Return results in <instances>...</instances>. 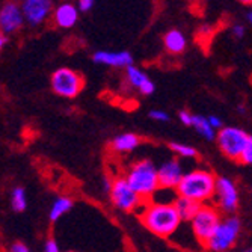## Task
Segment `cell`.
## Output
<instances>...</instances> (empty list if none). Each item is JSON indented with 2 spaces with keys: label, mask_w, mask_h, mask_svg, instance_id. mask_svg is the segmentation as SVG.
<instances>
[{
  "label": "cell",
  "mask_w": 252,
  "mask_h": 252,
  "mask_svg": "<svg viewBox=\"0 0 252 252\" xmlns=\"http://www.w3.org/2000/svg\"><path fill=\"white\" fill-rule=\"evenodd\" d=\"M139 216L148 231L165 239L177 233L183 222L174 204H158L153 201H147L142 205Z\"/></svg>",
  "instance_id": "cell-1"
},
{
  "label": "cell",
  "mask_w": 252,
  "mask_h": 252,
  "mask_svg": "<svg viewBox=\"0 0 252 252\" xmlns=\"http://www.w3.org/2000/svg\"><path fill=\"white\" fill-rule=\"evenodd\" d=\"M216 183L218 178L213 172L207 169H195L185 174L177 189V193L204 205L209 201H213L216 193Z\"/></svg>",
  "instance_id": "cell-2"
},
{
  "label": "cell",
  "mask_w": 252,
  "mask_h": 252,
  "mask_svg": "<svg viewBox=\"0 0 252 252\" xmlns=\"http://www.w3.org/2000/svg\"><path fill=\"white\" fill-rule=\"evenodd\" d=\"M126 178L128 185L133 188V190L144 201H151V198L160 189L158 168H156L151 160L147 158L133 163L128 168Z\"/></svg>",
  "instance_id": "cell-3"
},
{
  "label": "cell",
  "mask_w": 252,
  "mask_h": 252,
  "mask_svg": "<svg viewBox=\"0 0 252 252\" xmlns=\"http://www.w3.org/2000/svg\"><path fill=\"white\" fill-rule=\"evenodd\" d=\"M220 222H222L220 212L212 204H204L198 215L190 220L192 233L196 237V240L205 246L215 234V231L218 230Z\"/></svg>",
  "instance_id": "cell-4"
},
{
  "label": "cell",
  "mask_w": 252,
  "mask_h": 252,
  "mask_svg": "<svg viewBox=\"0 0 252 252\" xmlns=\"http://www.w3.org/2000/svg\"><path fill=\"white\" fill-rule=\"evenodd\" d=\"M242 231V222L236 216H228L222 219L220 225L218 226V230L212 236V239L207 242L205 248L212 252H226L230 251Z\"/></svg>",
  "instance_id": "cell-5"
},
{
  "label": "cell",
  "mask_w": 252,
  "mask_h": 252,
  "mask_svg": "<svg viewBox=\"0 0 252 252\" xmlns=\"http://www.w3.org/2000/svg\"><path fill=\"white\" fill-rule=\"evenodd\" d=\"M109 195H110L113 205L123 212H139L142 209V205L147 202L133 190V188L128 185L126 175L124 177L120 175L113 178Z\"/></svg>",
  "instance_id": "cell-6"
},
{
  "label": "cell",
  "mask_w": 252,
  "mask_h": 252,
  "mask_svg": "<svg viewBox=\"0 0 252 252\" xmlns=\"http://www.w3.org/2000/svg\"><path fill=\"white\" fill-rule=\"evenodd\" d=\"M249 141V134L239 128V127H223L218 131L216 142L220 148V151L233 160L242 158V154L246 148V144Z\"/></svg>",
  "instance_id": "cell-7"
},
{
  "label": "cell",
  "mask_w": 252,
  "mask_h": 252,
  "mask_svg": "<svg viewBox=\"0 0 252 252\" xmlns=\"http://www.w3.org/2000/svg\"><path fill=\"white\" fill-rule=\"evenodd\" d=\"M53 93L63 98H76L83 89L82 76L71 68H59L52 74Z\"/></svg>",
  "instance_id": "cell-8"
},
{
  "label": "cell",
  "mask_w": 252,
  "mask_h": 252,
  "mask_svg": "<svg viewBox=\"0 0 252 252\" xmlns=\"http://www.w3.org/2000/svg\"><path fill=\"white\" fill-rule=\"evenodd\" d=\"M215 207L225 215H233L239 207V189L236 183L228 177H218Z\"/></svg>",
  "instance_id": "cell-9"
},
{
  "label": "cell",
  "mask_w": 252,
  "mask_h": 252,
  "mask_svg": "<svg viewBox=\"0 0 252 252\" xmlns=\"http://www.w3.org/2000/svg\"><path fill=\"white\" fill-rule=\"evenodd\" d=\"M21 9L28 25L36 28L53 14L55 6L50 0H25L21 2Z\"/></svg>",
  "instance_id": "cell-10"
},
{
  "label": "cell",
  "mask_w": 252,
  "mask_h": 252,
  "mask_svg": "<svg viewBox=\"0 0 252 252\" xmlns=\"http://www.w3.org/2000/svg\"><path fill=\"white\" fill-rule=\"evenodd\" d=\"M26 23L21 5L17 2H3L0 6V29L2 33H14Z\"/></svg>",
  "instance_id": "cell-11"
},
{
  "label": "cell",
  "mask_w": 252,
  "mask_h": 252,
  "mask_svg": "<svg viewBox=\"0 0 252 252\" xmlns=\"http://www.w3.org/2000/svg\"><path fill=\"white\" fill-rule=\"evenodd\" d=\"M185 177L181 169V163L177 158L166 160L158 166V180H160V188L162 189H171L177 190L180 183Z\"/></svg>",
  "instance_id": "cell-12"
},
{
  "label": "cell",
  "mask_w": 252,
  "mask_h": 252,
  "mask_svg": "<svg viewBox=\"0 0 252 252\" xmlns=\"http://www.w3.org/2000/svg\"><path fill=\"white\" fill-rule=\"evenodd\" d=\"M79 8L74 3L70 2H63L55 6L53 11V21L55 25L61 29H71L76 26V23L79 20Z\"/></svg>",
  "instance_id": "cell-13"
},
{
  "label": "cell",
  "mask_w": 252,
  "mask_h": 252,
  "mask_svg": "<svg viewBox=\"0 0 252 252\" xmlns=\"http://www.w3.org/2000/svg\"><path fill=\"white\" fill-rule=\"evenodd\" d=\"M95 63L117 66V68H128L133 65V58L128 52H95L93 56Z\"/></svg>",
  "instance_id": "cell-14"
},
{
  "label": "cell",
  "mask_w": 252,
  "mask_h": 252,
  "mask_svg": "<svg viewBox=\"0 0 252 252\" xmlns=\"http://www.w3.org/2000/svg\"><path fill=\"white\" fill-rule=\"evenodd\" d=\"M126 74H127L128 83L133 88H136L137 91H139L141 94L151 95L154 91H156V85L153 83V80H150L148 76L142 70H139L137 66L130 65L128 68H126Z\"/></svg>",
  "instance_id": "cell-15"
},
{
  "label": "cell",
  "mask_w": 252,
  "mask_h": 252,
  "mask_svg": "<svg viewBox=\"0 0 252 252\" xmlns=\"http://www.w3.org/2000/svg\"><path fill=\"white\" fill-rule=\"evenodd\" d=\"M174 205H175V209H177L183 222H190L202 207V204H199L193 199L185 198V196H180V195L177 196Z\"/></svg>",
  "instance_id": "cell-16"
},
{
  "label": "cell",
  "mask_w": 252,
  "mask_h": 252,
  "mask_svg": "<svg viewBox=\"0 0 252 252\" xmlns=\"http://www.w3.org/2000/svg\"><path fill=\"white\" fill-rule=\"evenodd\" d=\"M141 144V137L134 134V133H123L118 134L117 137H113V141L110 144L112 150L118 153V154H124V153H131L133 150H136Z\"/></svg>",
  "instance_id": "cell-17"
},
{
  "label": "cell",
  "mask_w": 252,
  "mask_h": 252,
  "mask_svg": "<svg viewBox=\"0 0 252 252\" xmlns=\"http://www.w3.org/2000/svg\"><path fill=\"white\" fill-rule=\"evenodd\" d=\"M163 42H165V49L169 52V53H174V55H180L186 50V45H188V41H186V36L181 31L178 29H172L169 31L165 38H163Z\"/></svg>",
  "instance_id": "cell-18"
},
{
  "label": "cell",
  "mask_w": 252,
  "mask_h": 252,
  "mask_svg": "<svg viewBox=\"0 0 252 252\" xmlns=\"http://www.w3.org/2000/svg\"><path fill=\"white\" fill-rule=\"evenodd\" d=\"M192 127L207 141H215L216 139V130L210 126L209 118L201 117V115H193V121H192Z\"/></svg>",
  "instance_id": "cell-19"
},
{
  "label": "cell",
  "mask_w": 252,
  "mask_h": 252,
  "mask_svg": "<svg viewBox=\"0 0 252 252\" xmlns=\"http://www.w3.org/2000/svg\"><path fill=\"white\" fill-rule=\"evenodd\" d=\"M73 209V199L68 198V196H59L55 199L52 209H50V220L52 222H56L58 219H61L66 212H70Z\"/></svg>",
  "instance_id": "cell-20"
},
{
  "label": "cell",
  "mask_w": 252,
  "mask_h": 252,
  "mask_svg": "<svg viewBox=\"0 0 252 252\" xmlns=\"http://www.w3.org/2000/svg\"><path fill=\"white\" fill-rule=\"evenodd\" d=\"M11 207L15 212H25L28 207V196L26 190L23 188H14L11 192Z\"/></svg>",
  "instance_id": "cell-21"
},
{
  "label": "cell",
  "mask_w": 252,
  "mask_h": 252,
  "mask_svg": "<svg viewBox=\"0 0 252 252\" xmlns=\"http://www.w3.org/2000/svg\"><path fill=\"white\" fill-rule=\"evenodd\" d=\"M169 148L175 154H178L180 157H188V158H190V157H196V154H198L193 147L186 145V144H180V142H171L169 144Z\"/></svg>",
  "instance_id": "cell-22"
},
{
  "label": "cell",
  "mask_w": 252,
  "mask_h": 252,
  "mask_svg": "<svg viewBox=\"0 0 252 252\" xmlns=\"http://www.w3.org/2000/svg\"><path fill=\"white\" fill-rule=\"evenodd\" d=\"M240 163L243 165H252V136H249V141L246 144V148L242 154Z\"/></svg>",
  "instance_id": "cell-23"
},
{
  "label": "cell",
  "mask_w": 252,
  "mask_h": 252,
  "mask_svg": "<svg viewBox=\"0 0 252 252\" xmlns=\"http://www.w3.org/2000/svg\"><path fill=\"white\" fill-rule=\"evenodd\" d=\"M148 117L154 121H160V123H166L169 121V115L165 112V110H160V109H154V110H150Z\"/></svg>",
  "instance_id": "cell-24"
},
{
  "label": "cell",
  "mask_w": 252,
  "mask_h": 252,
  "mask_svg": "<svg viewBox=\"0 0 252 252\" xmlns=\"http://www.w3.org/2000/svg\"><path fill=\"white\" fill-rule=\"evenodd\" d=\"M6 252H32L25 243L21 242H15L12 245H9V248L6 249Z\"/></svg>",
  "instance_id": "cell-25"
},
{
  "label": "cell",
  "mask_w": 252,
  "mask_h": 252,
  "mask_svg": "<svg viewBox=\"0 0 252 252\" xmlns=\"http://www.w3.org/2000/svg\"><path fill=\"white\" fill-rule=\"evenodd\" d=\"M178 118L181 121V124H185V126H192V121H193V115L188 110H181L178 113Z\"/></svg>",
  "instance_id": "cell-26"
},
{
  "label": "cell",
  "mask_w": 252,
  "mask_h": 252,
  "mask_svg": "<svg viewBox=\"0 0 252 252\" xmlns=\"http://www.w3.org/2000/svg\"><path fill=\"white\" fill-rule=\"evenodd\" d=\"M44 252H61V248L55 239H49L44 245Z\"/></svg>",
  "instance_id": "cell-27"
},
{
  "label": "cell",
  "mask_w": 252,
  "mask_h": 252,
  "mask_svg": "<svg viewBox=\"0 0 252 252\" xmlns=\"http://www.w3.org/2000/svg\"><path fill=\"white\" fill-rule=\"evenodd\" d=\"M95 3H94V0H80V2L77 3V8L80 12H88L91 11V8H93Z\"/></svg>",
  "instance_id": "cell-28"
},
{
  "label": "cell",
  "mask_w": 252,
  "mask_h": 252,
  "mask_svg": "<svg viewBox=\"0 0 252 252\" xmlns=\"http://www.w3.org/2000/svg\"><path fill=\"white\" fill-rule=\"evenodd\" d=\"M209 118V123H210V126L215 128V130H222L223 128V124H222V120L219 118V117H216V115H210V117H207Z\"/></svg>",
  "instance_id": "cell-29"
},
{
  "label": "cell",
  "mask_w": 252,
  "mask_h": 252,
  "mask_svg": "<svg viewBox=\"0 0 252 252\" xmlns=\"http://www.w3.org/2000/svg\"><path fill=\"white\" fill-rule=\"evenodd\" d=\"M233 35L236 38H243L245 36V26L243 25H234L233 26Z\"/></svg>",
  "instance_id": "cell-30"
},
{
  "label": "cell",
  "mask_w": 252,
  "mask_h": 252,
  "mask_svg": "<svg viewBox=\"0 0 252 252\" xmlns=\"http://www.w3.org/2000/svg\"><path fill=\"white\" fill-rule=\"evenodd\" d=\"M8 44V36L6 33H0V49H5Z\"/></svg>",
  "instance_id": "cell-31"
},
{
  "label": "cell",
  "mask_w": 252,
  "mask_h": 252,
  "mask_svg": "<svg viewBox=\"0 0 252 252\" xmlns=\"http://www.w3.org/2000/svg\"><path fill=\"white\" fill-rule=\"evenodd\" d=\"M248 20H249V23H251V25H252V11L248 14Z\"/></svg>",
  "instance_id": "cell-32"
},
{
  "label": "cell",
  "mask_w": 252,
  "mask_h": 252,
  "mask_svg": "<svg viewBox=\"0 0 252 252\" xmlns=\"http://www.w3.org/2000/svg\"><path fill=\"white\" fill-rule=\"evenodd\" d=\"M242 252H252V249H245V251H242Z\"/></svg>",
  "instance_id": "cell-33"
},
{
  "label": "cell",
  "mask_w": 252,
  "mask_h": 252,
  "mask_svg": "<svg viewBox=\"0 0 252 252\" xmlns=\"http://www.w3.org/2000/svg\"><path fill=\"white\" fill-rule=\"evenodd\" d=\"M66 252H74V251H66Z\"/></svg>",
  "instance_id": "cell-34"
}]
</instances>
